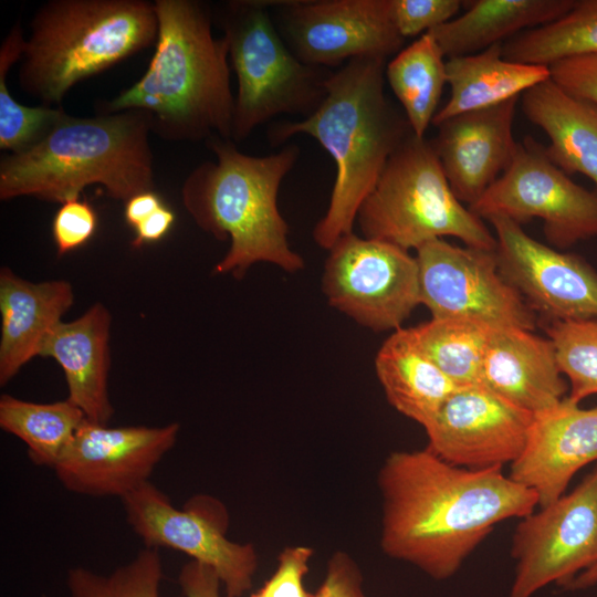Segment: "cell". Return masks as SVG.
Returning <instances> with one entry per match:
<instances>
[{
    "label": "cell",
    "mask_w": 597,
    "mask_h": 597,
    "mask_svg": "<svg viewBox=\"0 0 597 597\" xmlns=\"http://www.w3.org/2000/svg\"><path fill=\"white\" fill-rule=\"evenodd\" d=\"M377 485L383 552L436 580L452 577L495 525L538 505L537 495L502 469L457 467L427 448L391 452Z\"/></svg>",
    "instance_id": "1"
},
{
    "label": "cell",
    "mask_w": 597,
    "mask_h": 597,
    "mask_svg": "<svg viewBox=\"0 0 597 597\" xmlns=\"http://www.w3.org/2000/svg\"><path fill=\"white\" fill-rule=\"evenodd\" d=\"M158 34L144 75L98 114L144 109L151 133L171 142L232 137L234 96L224 36L212 34L213 13L197 0H156Z\"/></svg>",
    "instance_id": "2"
},
{
    "label": "cell",
    "mask_w": 597,
    "mask_h": 597,
    "mask_svg": "<svg viewBox=\"0 0 597 597\" xmlns=\"http://www.w3.org/2000/svg\"><path fill=\"white\" fill-rule=\"evenodd\" d=\"M387 60L360 56L329 74L318 107L297 122L270 126L268 139L281 145L296 134L316 139L336 165L328 208L313 238L329 250L353 232L359 207L374 189L389 157L412 134L385 94Z\"/></svg>",
    "instance_id": "3"
},
{
    "label": "cell",
    "mask_w": 597,
    "mask_h": 597,
    "mask_svg": "<svg viewBox=\"0 0 597 597\" xmlns=\"http://www.w3.org/2000/svg\"><path fill=\"white\" fill-rule=\"evenodd\" d=\"M206 145L216 160L200 164L188 175L181 199L200 229L216 239H230L229 250L213 272L242 279L259 262L290 273L301 271L304 260L290 248L289 226L277 207L281 182L298 158V146L250 156L232 139L218 135L209 137Z\"/></svg>",
    "instance_id": "4"
},
{
    "label": "cell",
    "mask_w": 597,
    "mask_h": 597,
    "mask_svg": "<svg viewBox=\"0 0 597 597\" xmlns=\"http://www.w3.org/2000/svg\"><path fill=\"white\" fill-rule=\"evenodd\" d=\"M150 114L133 108L94 117L67 115L40 144L0 160V199L64 203L100 185L115 200L155 190Z\"/></svg>",
    "instance_id": "5"
},
{
    "label": "cell",
    "mask_w": 597,
    "mask_h": 597,
    "mask_svg": "<svg viewBox=\"0 0 597 597\" xmlns=\"http://www.w3.org/2000/svg\"><path fill=\"white\" fill-rule=\"evenodd\" d=\"M20 88L44 106L78 82L155 46L158 19L145 0H50L30 21Z\"/></svg>",
    "instance_id": "6"
},
{
    "label": "cell",
    "mask_w": 597,
    "mask_h": 597,
    "mask_svg": "<svg viewBox=\"0 0 597 597\" xmlns=\"http://www.w3.org/2000/svg\"><path fill=\"white\" fill-rule=\"evenodd\" d=\"M356 222L364 238L407 251L443 237L465 247L496 248L484 221L452 191L431 140L413 133L389 157Z\"/></svg>",
    "instance_id": "7"
},
{
    "label": "cell",
    "mask_w": 597,
    "mask_h": 597,
    "mask_svg": "<svg viewBox=\"0 0 597 597\" xmlns=\"http://www.w3.org/2000/svg\"><path fill=\"white\" fill-rule=\"evenodd\" d=\"M269 8V1L235 0L213 13L238 80L231 137L238 143L277 115L310 116L324 100L332 73L294 55Z\"/></svg>",
    "instance_id": "8"
},
{
    "label": "cell",
    "mask_w": 597,
    "mask_h": 597,
    "mask_svg": "<svg viewBox=\"0 0 597 597\" xmlns=\"http://www.w3.org/2000/svg\"><path fill=\"white\" fill-rule=\"evenodd\" d=\"M469 209L483 221L504 217L522 226L538 218L558 249L597 237V192L575 184L532 137L517 142L509 167Z\"/></svg>",
    "instance_id": "9"
},
{
    "label": "cell",
    "mask_w": 597,
    "mask_h": 597,
    "mask_svg": "<svg viewBox=\"0 0 597 597\" xmlns=\"http://www.w3.org/2000/svg\"><path fill=\"white\" fill-rule=\"evenodd\" d=\"M127 523L147 548L166 547L212 568L228 597L250 590L258 569L251 543L227 537L228 513L212 496L196 495L182 509L150 482L122 499Z\"/></svg>",
    "instance_id": "10"
},
{
    "label": "cell",
    "mask_w": 597,
    "mask_h": 597,
    "mask_svg": "<svg viewBox=\"0 0 597 597\" xmlns=\"http://www.w3.org/2000/svg\"><path fill=\"white\" fill-rule=\"evenodd\" d=\"M322 289L329 305L374 332L397 331L421 304L409 251L348 233L328 250Z\"/></svg>",
    "instance_id": "11"
},
{
    "label": "cell",
    "mask_w": 597,
    "mask_h": 597,
    "mask_svg": "<svg viewBox=\"0 0 597 597\" xmlns=\"http://www.w3.org/2000/svg\"><path fill=\"white\" fill-rule=\"evenodd\" d=\"M515 575L510 597L566 588L597 564V465L569 492L522 517L512 538Z\"/></svg>",
    "instance_id": "12"
},
{
    "label": "cell",
    "mask_w": 597,
    "mask_h": 597,
    "mask_svg": "<svg viewBox=\"0 0 597 597\" xmlns=\"http://www.w3.org/2000/svg\"><path fill=\"white\" fill-rule=\"evenodd\" d=\"M416 252L420 302L432 317H464L534 331L537 314L501 274L495 250L436 239Z\"/></svg>",
    "instance_id": "13"
},
{
    "label": "cell",
    "mask_w": 597,
    "mask_h": 597,
    "mask_svg": "<svg viewBox=\"0 0 597 597\" xmlns=\"http://www.w3.org/2000/svg\"><path fill=\"white\" fill-rule=\"evenodd\" d=\"M271 4L289 49L312 66H337L360 56L387 60L405 42L394 24L390 0H295Z\"/></svg>",
    "instance_id": "14"
},
{
    "label": "cell",
    "mask_w": 597,
    "mask_h": 597,
    "mask_svg": "<svg viewBox=\"0 0 597 597\" xmlns=\"http://www.w3.org/2000/svg\"><path fill=\"white\" fill-rule=\"evenodd\" d=\"M179 429L177 422L108 427L85 419L54 472L73 493L123 499L149 482L157 463L175 446Z\"/></svg>",
    "instance_id": "15"
},
{
    "label": "cell",
    "mask_w": 597,
    "mask_h": 597,
    "mask_svg": "<svg viewBox=\"0 0 597 597\" xmlns=\"http://www.w3.org/2000/svg\"><path fill=\"white\" fill-rule=\"evenodd\" d=\"M533 420L483 385L458 387L425 427L427 449L457 467L502 469L522 454Z\"/></svg>",
    "instance_id": "16"
},
{
    "label": "cell",
    "mask_w": 597,
    "mask_h": 597,
    "mask_svg": "<svg viewBox=\"0 0 597 597\" xmlns=\"http://www.w3.org/2000/svg\"><path fill=\"white\" fill-rule=\"evenodd\" d=\"M488 221L501 274L536 314L548 322L597 318V271L588 262L536 241L510 219Z\"/></svg>",
    "instance_id": "17"
},
{
    "label": "cell",
    "mask_w": 597,
    "mask_h": 597,
    "mask_svg": "<svg viewBox=\"0 0 597 597\" xmlns=\"http://www.w3.org/2000/svg\"><path fill=\"white\" fill-rule=\"evenodd\" d=\"M517 100L467 112L437 125L438 134L431 144L452 191L468 207L481 198L513 159Z\"/></svg>",
    "instance_id": "18"
},
{
    "label": "cell",
    "mask_w": 597,
    "mask_h": 597,
    "mask_svg": "<svg viewBox=\"0 0 597 597\" xmlns=\"http://www.w3.org/2000/svg\"><path fill=\"white\" fill-rule=\"evenodd\" d=\"M597 461V407L584 409L567 397L534 415L526 446L509 476L537 495L538 507L563 494L573 476Z\"/></svg>",
    "instance_id": "19"
},
{
    "label": "cell",
    "mask_w": 597,
    "mask_h": 597,
    "mask_svg": "<svg viewBox=\"0 0 597 597\" xmlns=\"http://www.w3.org/2000/svg\"><path fill=\"white\" fill-rule=\"evenodd\" d=\"M481 385L533 415L555 407L569 391L552 341L505 325L489 326Z\"/></svg>",
    "instance_id": "20"
},
{
    "label": "cell",
    "mask_w": 597,
    "mask_h": 597,
    "mask_svg": "<svg viewBox=\"0 0 597 597\" xmlns=\"http://www.w3.org/2000/svg\"><path fill=\"white\" fill-rule=\"evenodd\" d=\"M112 315L102 303L80 317L61 322L44 341L40 356L53 358L62 368L69 399L86 420L107 425L114 415L108 396Z\"/></svg>",
    "instance_id": "21"
},
{
    "label": "cell",
    "mask_w": 597,
    "mask_h": 597,
    "mask_svg": "<svg viewBox=\"0 0 597 597\" xmlns=\"http://www.w3.org/2000/svg\"><path fill=\"white\" fill-rule=\"evenodd\" d=\"M74 302L65 280L33 283L11 269L0 270V385H7L31 359Z\"/></svg>",
    "instance_id": "22"
},
{
    "label": "cell",
    "mask_w": 597,
    "mask_h": 597,
    "mask_svg": "<svg viewBox=\"0 0 597 597\" xmlns=\"http://www.w3.org/2000/svg\"><path fill=\"white\" fill-rule=\"evenodd\" d=\"M522 107L549 138V159L565 174L585 175L597 186V106L548 78L522 95Z\"/></svg>",
    "instance_id": "23"
},
{
    "label": "cell",
    "mask_w": 597,
    "mask_h": 597,
    "mask_svg": "<svg viewBox=\"0 0 597 597\" xmlns=\"http://www.w3.org/2000/svg\"><path fill=\"white\" fill-rule=\"evenodd\" d=\"M450 96L432 119L440 123L475 109L491 107L522 96L551 78L549 67L507 60L502 43L479 53L450 57L446 62Z\"/></svg>",
    "instance_id": "24"
},
{
    "label": "cell",
    "mask_w": 597,
    "mask_h": 597,
    "mask_svg": "<svg viewBox=\"0 0 597 597\" xmlns=\"http://www.w3.org/2000/svg\"><path fill=\"white\" fill-rule=\"evenodd\" d=\"M577 0H474L461 15L429 31L444 56L479 53L519 33L548 24Z\"/></svg>",
    "instance_id": "25"
},
{
    "label": "cell",
    "mask_w": 597,
    "mask_h": 597,
    "mask_svg": "<svg viewBox=\"0 0 597 597\" xmlns=\"http://www.w3.org/2000/svg\"><path fill=\"white\" fill-rule=\"evenodd\" d=\"M375 369L388 402L423 428L458 388L422 350L410 327L395 331L383 343Z\"/></svg>",
    "instance_id": "26"
},
{
    "label": "cell",
    "mask_w": 597,
    "mask_h": 597,
    "mask_svg": "<svg viewBox=\"0 0 597 597\" xmlns=\"http://www.w3.org/2000/svg\"><path fill=\"white\" fill-rule=\"evenodd\" d=\"M444 54L427 32L401 49L385 69L392 93L417 137H425L447 83Z\"/></svg>",
    "instance_id": "27"
},
{
    "label": "cell",
    "mask_w": 597,
    "mask_h": 597,
    "mask_svg": "<svg viewBox=\"0 0 597 597\" xmlns=\"http://www.w3.org/2000/svg\"><path fill=\"white\" fill-rule=\"evenodd\" d=\"M85 419L69 399L39 404L7 394L0 398V427L27 444L29 459L39 467L54 470Z\"/></svg>",
    "instance_id": "28"
},
{
    "label": "cell",
    "mask_w": 597,
    "mask_h": 597,
    "mask_svg": "<svg viewBox=\"0 0 597 597\" xmlns=\"http://www.w3.org/2000/svg\"><path fill=\"white\" fill-rule=\"evenodd\" d=\"M505 59L551 65L575 55L597 54V0H579L562 18L523 31L502 43Z\"/></svg>",
    "instance_id": "29"
},
{
    "label": "cell",
    "mask_w": 597,
    "mask_h": 597,
    "mask_svg": "<svg viewBox=\"0 0 597 597\" xmlns=\"http://www.w3.org/2000/svg\"><path fill=\"white\" fill-rule=\"evenodd\" d=\"M489 324L464 317H431L410 327L419 346L458 387L481 385Z\"/></svg>",
    "instance_id": "30"
},
{
    "label": "cell",
    "mask_w": 597,
    "mask_h": 597,
    "mask_svg": "<svg viewBox=\"0 0 597 597\" xmlns=\"http://www.w3.org/2000/svg\"><path fill=\"white\" fill-rule=\"evenodd\" d=\"M24 44L21 22L17 21L0 46V149L9 154L32 149L69 115L62 107L22 105L9 92L8 71L21 60Z\"/></svg>",
    "instance_id": "31"
},
{
    "label": "cell",
    "mask_w": 597,
    "mask_h": 597,
    "mask_svg": "<svg viewBox=\"0 0 597 597\" xmlns=\"http://www.w3.org/2000/svg\"><path fill=\"white\" fill-rule=\"evenodd\" d=\"M574 404L597 394V318L549 321L545 327Z\"/></svg>",
    "instance_id": "32"
},
{
    "label": "cell",
    "mask_w": 597,
    "mask_h": 597,
    "mask_svg": "<svg viewBox=\"0 0 597 597\" xmlns=\"http://www.w3.org/2000/svg\"><path fill=\"white\" fill-rule=\"evenodd\" d=\"M163 574L158 549L146 547L109 575L72 568L66 585L71 597H159Z\"/></svg>",
    "instance_id": "33"
},
{
    "label": "cell",
    "mask_w": 597,
    "mask_h": 597,
    "mask_svg": "<svg viewBox=\"0 0 597 597\" xmlns=\"http://www.w3.org/2000/svg\"><path fill=\"white\" fill-rule=\"evenodd\" d=\"M463 3L460 0H390V13L397 31L406 39L449 22Z\"/></svg>",
    "instance_id": "34"
},
{
    "label": "cell",
    "mask_w": 597,
    "mask_h": 597,
    "mask_svg": "<svg viewBox=\"0 0 597 597\" xmlns=\"http://www.w3.org/2000/svg\"><path fill=\"white\" fill-rule=\"evenodd\" d=\"M96 228L97 214L88 201L75 199L62 203L52 222L57 255L62 256L86 244Z\"/></svg>",
    "instance_id": "35"
},
{
    "label": "cell",
    "mask_w": 597,
    "mask_h": 597,
    "mask_svg": "<svg viewBox=\"0 0 597 597\" xmlns=\"http://www.w3.org/2000/svg\"><path fill=\"white\" fill-rule=\"evenodd\" d=\"M314 549L310 546H286L277 556L273 575L261 587L270 597H313L303 585Z\"/></svg>",
    "instance_id": "36"
},
{
    "label": "cell",
    "mask_w": 597,
    "mask_h": 597,
    "mask_svg": "<svg viewBox=\"0 0 597 597\" xmlns=\"http://www.w3.org/2000/svg\"><path fill=\"white\" fill-rule=\"evenodd\" d=\"M548 67L552 81L563 91L597 106V54L569 56Z\"/></svg>",
    "instance_id": "37"
},
{
    "label": "cell",
    "mask_w": 597,
    "mask_h": 597,
    "mask_svg": "<svg viewBox=\"0 0 597 597\" xmlns=\"http://www.w3.org/2000/svg\"><path fill=\"white\" fill-rule=\"evenodd\" d=\"M313 597H369L360 567L349 554L337 551L329 557L325 577Z\"/></svg>",
    "instance_id": "38"
},
{
    "label": "cell",
    "mask_w": 597,
    "mask_h": 597,
    "mask_svg": "<svg viewBox=\"0 0 597 597\" xmlns=\"http://www.w3.org/2000/svg\"><path fill=\"white\" fill-rule=\"evenodd\" d=\"M178 583L186 597H221V580L209 566L190 561L179 573Z\"/></svg>",
    "instance_id": "39"
},
{
    "label": "cell",
    "mask_w": 597,
    "mask_h": 597,
    "mask_svg": "<svg viewBox=\"0 0 597 597\" xmlns=\"http://www.w3.org/2000/svg\"><path fill=\"white\" fill-rule=\"evenodd\" d=\"M175 220V212L164 203L134 229L132 245L140 248L161 240L171 230Z\"/></svg>",
    "instance_id": "40"
},
{
    "label": "cell",
    "mask_w": 597,
    "mask_h": 597,
    "mask_svg": "<svg viewBox=\"0 0 597 597\" xmlns=\"http://www.w3.org/2000/svg\"><path fill=\"white\" fill-rule=\"evenodd\" d=\"M163 205V199L155 190L137 193L125 202V221L135 229Z\"/></svg>",
    "instance_id": "41"
},
{
    "label": "cell",
    "mask_w": 597,
    "mask_h": 597,
    "mask_svg": "<svg viewBox=\"0 0 597 597\" xmlns=\"http://www.w3.org/2000/svg\"><path fill=\"white\" fill-rule=\"evenodd\" d=\"M597 584V564L580 573L575 579L565 588L569 590L586 589Z\"/></svg>",
    "instance_id": "42"
},
{
    "label": "cell",
    "mask_w": 597,
    "mask_h": 597,
    "mask_svg": "<svg viewBox=\"0 0 597 597\" xmlns=\"http://www.w3.org/2000/svg\"><path fill=\"white\" fill-rule=\"evenodd\" d=\"M250 597H270V596L262 588H260L255 593H252Z\"/></svg>",
    "instance_id": "43"
}]
</instances>
